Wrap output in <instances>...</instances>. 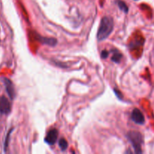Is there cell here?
Returning <instances> with one entry per match:
<instances>
[{"label": "cell", "instance_id": "cell-3", "mask_svg": "<svg viewBox=\"0 0 154 154\" xmlns=\"http://www.w3.org/2000/svg\"><path fill=\"white\" fill-rule=\"evenodd\" d=\"M131 118L133 120V122H135V123H137L138 125H143L144 123V122H145L144 114L138 108H135L132 111Z\"/></svg>", "mask_w": 154, "mask_h": 154}, {"label": "cell", "instance_id": "cell-2", "mask_svg": "<svg viewBox=\"0 0 154 154\" xmlns=\"http://www.w3.org/2000/svg\"><path fill=\"white\" fill-rule=\"evenodd\" d=\"M127 138L133 147L136 153H141V146L143 144V136L140 132L131 131L127 134Z\"/></svg>", "mask_w": 154, "mask_h": 154}, {"label": "cell", "instance_id": "cell-5", "mask_svg": "<svg viewBox=\"0 0 154 154\" xmlns=\"http://www.w3.org/2000/svg\"><path fill=\"white\" fill-rule=\"evenodd\" d=\"M11 112V104L5 96H0V113L8 114Z\"/></svg>", "mask_w": 154, "mask_h": 154}, {"label": "cell", "instance_id": "cell-10", "mask_svg": "<svg viewBox=\"0 0 154 154\" xmlns=\"http://www.w3.org/2000/svg\"><path fill=\"white\" fill-rule=\"evenodd\" d=\"M117 5H118L119 8H120L123 11H124L125 13H127L129 8H128V6L126 5V3L123 2L122 1H117Z\"/></svg>", "mask_w": 154, "mask_h": 154}, {"label": "cell", "instance_id": "cell-8", "mask_svg": "<svg viewBox=\"0 0 154 154\" xmlns=\"http://www.w3.org/2000/svg\"><path fill=\"white\" fill-rule=\"evenodd\" d=\"M113 56H112V61H114V63H119L120 61H121V59H122V54H120V51H117V50H114L113 51Z\"/></svg>", "mask_w": 154, "mask_h": 154}, {"label": "cell", "instance_id": "cell-4", "mask_svg": "<svg viewBox=\"0 0 154 154\" xmlns=\"http://www.w3.org/2000/svg\"><path fill=\"white\" fill-rule=\"evenodd\" d=\"M58 138V131L56 129H52L47 133L45 141L49 145H53L56 143Z\"/></svg>", "mask_w": 154, "mask_h": 154}, {"label": "cell", "instance_id": "cell-7", "mask_svg": "<svg viewBox=\"0 0 154 154\" xmlns=\"http://www.w3.org/2000/svg\"><path fill=\"white\" fill-rule=\"evenodd\" d=\"M36 38L38 41H39L40 42L43 44H47L48 45H51V46H54L57 44V41L54 38H43L42 36L39 35H35Z\"/></svg>", "mask_w": 154, "mask_h": 154}, {"label": "cell", "instance_id": "cell-9", "mask_svg": "<svg viewBox=\"0 0 154 154\" xmlns=\"http://www.w3.org/2000/svg\"><path fill=\"white\" fill-rule=\"evenodd\" d=\"M59 146L62 150H66L68 147V143L64 138H60L59 141Z\"/></svg>", "mask_w": 154, "mask_h": 154}, {"label": "cell", "instance_id": "cell-1", "mask_svg": "<svg viewBox=\"0 0 154 154\" xmlns=\"http://www.w3.org/2000/svg\"><path fill=\"white\" fill-rule=\"evenodd\" d=\"M114 28V20L110 17H105L102 19L97 33L98 40L104 41L111 35Z\"/></svg>", "mask_w": 154, "mask_h": 154}, {"label": "cell", "instance_id": "cell-6", "mask_svg": "<svg viewBox=\"0 0 154 154\" xmlns=\"http://www.w3.org/2000/svg\"><path fill=\"white\" fill-rule=\"evenodd\" d=\"M3 81H4L5 87L6 92L8 94L9 97L11 98V99H14V98L15 97V91L14 89V85L12 84L11 81L10 80H8V78H3Z\"/></svg>", "mask_w": 154, "mask_h": 154}, {"label": "cell", "instance_id": "cell-11", "mask_svg": "<svg viewBox=\"0 0 154 154\" xmlns=\"http://www.w3.org/2000/svg\"><path fill=\"white\" fill-rule=\"evenodd\" d=\"M101 56H102V57L103 59L107 58V57H108V51H103L102 52V54H101Z\"/></svg>", "mask_w": 154, "mask_h": 154}]
</instances>
